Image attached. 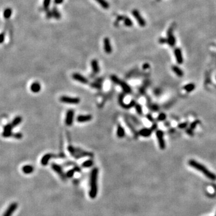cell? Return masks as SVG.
I'll list each match as a JSON object with an SVG mask.
<instances>
[{"label": "cell", "instance_id": "obj_14", "mask_svg": "<svg viewBox=\"0 0 216 216\" xmlns=\"http://www.w3.org/2000/svg\"><path fill=\"white\" fill-rule=\"evenodd\" d=\"M103 48L104 51L106 54H111L112 52V48L111 45V41L108 37H105L103 40Z\"/></svg>", "mask_w": 216, "mask_h": 216}, {"label": "cell", "instance_id": "obj_51", "mask_svg": "<svg viewBox=\"0 0 216 216\" xmlns=\"http://www.w3.org/2000/svg\"><path fill=\"white\" fill-rule=\"evenodd\" d=\"M215 216H216V215H215Z\"/></svg>", "mask_w": 216, "mask_h": 216}, {"label": "cell", "instance_id": "obj_48", "mask_svg": "<svg viewBox=\"0 0 216 216\" xmlns=\"http://www.w3.org/2000/svg\"><path fill=\"white\" fill-rule=\"evenodd\" d=\"M149 64H145L144 65V66H143V69H148V68L149 67Z\"/></svg>", "mask_w": 216, "mask_h": 216}, {"label": "cell", "instance_id": "obj_22", "mask_svg": "<svg viewBox=\"0 0 216 216\" xmlns=\"http://www.w3.org/2000/svg\"><path fill=\"white\" fill-rule=\"evenodd\" d=\"M126 135V132L125 130L123 127H122V126H121L120 124H118L117 127V136L119 138H123V137Z\"/></svg>", "mask_w": 216, "mask_h": 216}, {"label": "cell", "instance_id": "obj_42", "mask_svg": "<svg viewBox=\"0 0 216 216\" xmlns=\"http://www.w3.org/2000/svg\"><path fill=\"white\" fill-rule=\"evenodd\" d=\"M63 1H64V0H54V3L55 4L59 5V4H62V3H63Z\"/></svg>", "mask_w": 216, "mask_h": 216}, {"label": "cell", "instance_id": "obj_26", "mask_svg": "<svg viewBox=\"0 0 216 216\" xmlns=\"http://www.w3.org/2000/svg\"><path fill=\"white\" fill-rule=\"evenodd\" d=\"M22 121V118L21 116H17L13 119V120L11 122V125L13 126V127H17L18 125H19Z\"/></svg>", "mask_w": 216, "mask_h": 216}, {"label": "cell", "instance_id": "obj_44", "mask_svg": "<svg viewBox=\"0 0 216 216\" xmlns=\"http://www.w3.org/2000/svg\"><path fill=\"white\" fill-rule=\"evenodd\" d=\"M1 43H3L4 42V39H5V34H4V33H2L1 34Z\"/></svg>", "mask_w": 216, "mask_h": 216}, {"label": "cell", "instance_id": "obj_6", "mask_svg": "<svg viewBox=\"0 0 216 216\" xmlns=\"http://www.w3.org/2000/svg\"><path fill=\"white\" fill-rule=\"evenodd\" d=\"M124 97H125V93L124 92L121 93L118 97V102L119 105L122 107H123L124 109H129L130 108H132V107H133V106L136 105V103L134 100H132L130 103H129L128 104L125 103L124 102Z\"/></svg>", "mask_w": 216, "mask_h": 216}, {"label": "cell", "instance_id": "obj_8", "mask_svg": "<svg viewBox=\"0 0 216 216\" xmlns=\"http://www.w3.org/2000/svg\"><path fill=\"white\" fill-rule=\"evenodd\" d=\"M74 118V111L73 109H69L67 111L65 118V124L67 126H72Z\"/></svg>", "mask_w": 216, "mask_h": 216}, {"label": "cell", "instance_id": "obj_32", "mask_svg": "<svg viewBox=\"0 0 216 216\" xmlns=\"http://www.w3.org/2000/svg\"><path fill=\"white\" fill-rule=\"evenodd\" d=\"M52 16H53V17L55 18L56 19H60V18H61L60 13L59 12V11L56 8H55V7L52 8Z\"/></svg>", "mask_w": 216, "mask_h": 216}, {"label": "cell", "instance_id": "obj_27", "mask_svg": "<svg viewBox=\"0 0 216 216\" xmlns=\"http://www.w3.org/2000/svg\"><path fill=\"white\" fill-rule=\"evenodd\" d=\"M172 70L178 76H179V77H182V76L184 75V73L182 70L179 69V68L178 67H177V66H172Z\"/></svg>", "mask_w": 216, "mask_h": 216}, {"label": "cell", "instance_id": "obj_3", "mask_svg": "<svg viewBox=\"0 0 216 216\" xmlns=\"http://www.w3.org/2000/svg\"><path fill=\"white\" fill-rule=\"evenodd\" d=\"M68 151L70 155L74 157L76 160L80 159L82 157H92L93 153L88 151H85L84 149L80 148L74 147L72 145H69L67 147Z\"/></svg>", "mask_w": 216, "mask_h": 216}, {"label": "cell", "instance_id": "obj_31", "mask_svg": "<svg viewBox=\"0 0 216 216\" xmlns=\"http://www.w3.org/2000/svg\"><path fill=\"white\" fill-rule=\"evenodd\" d=\"M194 88H195V85L194 84H189L186 85L184 86V89H185V90L188 92H192V91L194 90Z\"/></svg>", "mask_w": 216, "mask_h": 216}, {"label": "cell", "instance_id": "obj_16", "mask_svg": "<svg viewBox=\"0 0 216 216\" xmlns=\"http://www.w3.org/2000/svg\"><path fill=\"white\" fill-rule=\"evenodd\" d=\"M92 119V116L91 115H79L76 118V121L80 123H84L90 121Z\"/></svg>", "mask_w": 216, "mask_h": 216}, {"label": "cell", "instance_id": "obj_43", "mask_svg": "<svg viewBox=\"0 0 216 216\" xmlns=\"http://www.w3.org/2000/svg\"><path fill=\"white\" fill-rule=\"evenodd\" d=\"M46 16H47V18H51V17H53L52 11H47V13H46Z\"/></svg>", "mask_w": 216, "mask_h": 216}, {"label": "cell", "instance_id": "obj_9", "mask_svg": "<svg viewBox=\"0 0 216 216\" xmlns=\"http://www.w3.org/2000/svg\"><path fill=\"white\" fill-rule=\"evenodd\" d=\"M156 134L158 142H159V147L161 149H164L166 147V144L164 139V133L162 130H157L156 133Z\"/></svg>", "mask_w": 216, "mask_h": 216}, {"label": "cell", "instance_id": "obj_23", "mask_svg": "<svg viewBox=\"0 0 216 216\" xmlns=\"http://www.w3.org/2000/svg\"><path fill=\"white\" fill-rule=\"evenodd\" d=\"M124 122H125L126 123V124H127V127H129V129L131 130V131H132L133 133L134 134V135L135 136H137V133L136 131V129H135V128H134V127L133 126V124L132 123H131L129 119L128 118H127V117L124 118Z\"/></svg>", "mask_w": 216, "mask_h": 216}, {"label": "cell", "instance_id": "obj_36", "mask_svg": "<svg viewBox=\"0 0 216 216\" xmlns=\"http://www.w3.org/2000/svg\"><path fill=\"white\" fill-rule=\"evenodd\" d=\"M134 107H135L136 111V112H137V114H138L139 115H142V112H143L142 107V106H141L140 104L136 103V105L134 106Z\"/></svg>", "mask_w": 216, "mask_h": 216}, {"label": "cell", "instance_id": "obj_11", "mask_svg": "<svg viewBox=\"0 0 216 216\" xmlns=\"http://www.w3.org/2000/svg\"><path fill=\"white\" fill-rule=\"evenodd\" d=\"M52 158L53 159H54H54H57V155L51 153H47L44 154L42 157V158H41L40 160L41 164L42 166H47L48 163H49V161L51 160Z\"/></svg>", "mask_w": 216, "mask_h": 216}, {"label": "cell", "instance_id": "obj_4", "mask_svg": "<svg viewBox=\"0 0 216 216\" xmlns=\"http://www.w3.org/2000/svg\"><path fill=\"white\" fill-rule=\"evenodd\" d=\"M110 79L113 83L120 86L125 94H131L132 92V89L130 86L124 81L119 79L116 75H111Z\"/></svg>", "mask_w": 216, "mask_h": 216}, {"label": "cell", "instance_id": "obj_45", "mask_svg": "<svg viewBox=\"0 0 216 216\" xmlns=\"http://www.w3.org/2000/svg\"><path fill=\"white\" fill-rule=\"evenodd\" d=\"M159 41H160V43H162V44H163V43H167V39H162V38L161 39H160V40H159Z\"/></svg>", "mask_w": 216, "mask_h": 216}, {"label": "cell", "instance_id": "obj_30", "mask_svg": "<svg viewBox=\"0 0 216 216\" xmlns=\"http://www.w3.org/2000/svg\"><path fill=\"white\" fill-rule=\"evenodd\" d=\"M11 14H12V10L11 8H7L3 12V16L6 19L10 18Z\"/></svg>", "mask_w": 216, "mask_h": 216}, {"label": "cell", "instance_id": "obj_7", "mask_svg": "<svg viewBox=\"0 0 216 216\" xmlns=\"http://www.w3.org/2000/svg\"><path fill=\"white\" fill-rule=\"evenodd\" d=\"M59 100L63 103L70 104H78L81 102V99L79 97H71L66 96H61L59 98Z\"/></svg>", "mask_w": 216, "mask_h": 216}, {"label": "cell", "instance_id": "obj_19", "mask_svg": "<svg viewBox=\"0 0 216 216\" xmlns=\"http://www.w3.org/2000/svg\"><path fill=\"white\" fill-rule=\"evenodd\" d=\"M174 54H175L177 62L179 64H182V63H183V58H182V52L181 51V49H179V48H177V49H175Z\"/></svg>", "mask_w": 216, "mask_h": 216}, {"label": "cell", "instance_id": "obj_39", "mask_svg": "<svg viewBox=\"0 0 216 216\" xmlns=\"http://www.w3.org/2000/svg\"><path fill=\"white\" fill-rule=\"evenodd\" d=\"M12 137L16 139H21L22 138L23 135L21 133H13Z\"/></svg>", "mask_w": 216, "mask_h": 216}, {"label": "cell", "instance_id": "obj_37", "mask_svg": "<svg viewBox=\"0 0 216 216\" xmlns=\"http://www.w3.org/2000/svg\"><path fill=\"white\" fill-rule=\"evenodd\" d=\"M51 0H43V7L45 10H48L49 9V7L50 6V3H51Z\"/></svg>", "mask_w": 216, "mask_h": 216}, {"label": "cell", "instance_id": "obj_29", "mask_svg": "<svg viewBox=\"0 0 216 216\" xmlns=\"http://www.w3.org/2000/svg\"><path fill=\"white\" fill-rule=\"evenodd\" d=\"M90 86L91 87L93 88H95L97 89H99V90H100V89H102L103 88V85H102V83L98 82V81H94V82H91L90 84Z\"/></svg>", "mask_w": 216, "mask_h": 216}, {"label": "cell", "instance_id": "obj_1", "mask_svg": "<svg viewBox=\"0 0 216 216\" xmlns=\"http://www.w3.org/2000/svg\"><path fill=\"white\" fill-rule=\"evenodd\" d=\"M98 175H99V169L97 167H94L91 171L90 179H89V196L91 199H95L97 195Z\"/></svg>", "mask_w": 216, "mask_h": 216}, {"label": "cell", "instance_id": "obj_20", "mask_svg": "<svg viewBox=\"0 0 216 216\" xmlns=\"http://www.w3.org/2000/svg\"><path fill=\"white\" fill-rule=\"evenodd\" d=\"M41 89V85L39 82H34L31 84L30 86V89L33 92L38 93L40 91Z\"/></svg>", "mask_w": 216, "mask_h": 216}, {"label": "cell", "instance_id": "obj_18", "mask_svg": "<svg viewBox=\"0 0 216 216\" xmlns=\"http://www.w3.org/2000/svg\"><path fill=\"white\" fill-rule=\"evenodd\" d=\"M91 66L92 68V70L93 73L97 74L100 72V67L99 65V63L97 59H92L91 61Z\"/></svg>", "mask_w": 216, "mask_h": 216}, {"label": "cell", "instance_id": "obj_38", "mask_svg": "<svg viewBox=\"0 0 216 216\" xmlns=\"http://www.w3.org/2000/svg\"><path fill=\"white\" fill-rule=\"evenodd\" d=\"M166 118V114H164V113H161V114H159V115L157 117L158 120L161 121L165 120Z\"/></svg>", "mask_w": 216, "mask_h": 216}, {"label": "cell", "instance_id": "obj_13", "mask_svg": "<svg viewBox=\"0 0 216 216\" xmlns=\"http://www.w3.org/2000/svg\"><path fill=\"white\" fill-rule=\"evenodd\" d=\"M132 14L133 16L136 18V21H137V22H138L139 25H140L141 26H145L146 25L145 21L143 19V18L141 15L140 13H139L137 10H133L132 11Z\"/></svg>", "mask_w": 216, "mask_h": 216}, {"label": "cell", "instance_id": "obj_50", "mask_svg": "<svg viewBox=\"0 0 216 216\" xmlns=\"http://www.w3.org/2000/svg\"><path fill=\"white\" fill-rule=\"evenodd\" d=\"M147 118H148V119H149V120H150V121H152V117H151V115H147Z\"/></svg>", "mask_w": 216, "mask_h": 216}, {"label": "cell", "instance_id": "obj_40", "mask_svg": "<svg viewBox=\"0 0 216 216\" xmlns=\"http://www.w3.org/2000/svg\"><path fill=\"white\" fill-rule=\"evenodd\" d=\"M199 122H200V121H199V120H196V121H193V122L191 124V125H190V129H192V130H193L194 129H195V127H196V126H197V124H198L199 123Z\"/></svg>", "mask_w": 216, "mask_h": 216}, {"label": "cell", "instance_id": "obj_24", "mask_svg": "<svg viewBox=\"0 0 216 216\" xmlns=\"http://www.w3.org/2000/svg\"><path fill=\"white\" fill-rule=\"evenodd\" d=\"M22 171L25 174H31L34 171V167L31 165H25L22 168Z\"/></svg>", "mask_w": 216, "mask_h": 216}, {"label": "cell", "instance_id": "obj_33", "mask_svg": "<svg viewBox=\"0 0 216 216\" xmlns=\"http://www.w3.org/2000/svg\"><path fill=\"white\" fill-rule=\"evenodd\" d=\"M75 172H76V171L74 168L70 169V170L68 171L66 173V177H67V178H71L73 177L74 174H75Z\"/></svg>", "mask_w": 216, "mask_h": 216}, {"label": "cell", "instance_id": "obj_49", "mask_svg": "<svg viewBox=\"0 0 216 216\" xmlns=\"http://www.w3.org/2000/svg\"><path fill=\"white\" fill-rule=\"evenodd\" d=\"M73 182H74V184H79V181L78 180V179H74Z\"/></svg>", "mask_w": 216, "mask_h": 216}, {"label": "cell", "instance_id": "obj_28", "mask_svg": "<svg viewBox=\"0 0 216 216\" xmlns=\"http://www.w3.org/2000/svg\"><path fill=\"white\" fill-rule=\"evenodd\" d=\"M93 164H94V162L92 159H88V160H86L83 162L81 166L84 168H88V167L92 166Z\"/></svg>", "mask_w": 216, "mask_h": 216}, {"label": "cell", "instance_id": "obj_47", "mask_svg": "<svg viewBox=\"0 0 216 216\" xmlns=\"http://www.w3.org/2000/svg\"><path fill=\"white\" fill-rule=\"evenodd\" d=\"M124 18L125 17H123V16H118L117 17V20L118 21H122V20H124Z\"/></svg>", "mask_w": 216, "mask_h": 216}, {"label": "cell", "instance_id": "obj_5", "mask_svg": "<svg viewBox=\"0 0 216 216\" xmlns=\"http://www.w3.org/2000/svg\"><path fill=\"white\" fill-rule=\"evenodd\" d=\"M51 168L59 176V177L61 178V179H62V180H67V178L66 177V173H64V171H63V167L61 166V165L56 164L55 163H52L51 164Z\"/></svg>", "mask_w": 216, "mask_h": 216}, {"label": "cell", "instance_id": "obj_2", "mask_svg": "<svg viewBox=\"0 0 216 216\" xmlns=\"http://www.w3.org/2000/svg\"><path fill=\"white\" fill-rule=\"evenodd\" d=\"M189 164L191 167H194L196 170L200 171L204 174V175L206 176L208 178L211 180H216V175L214 174L213 173L210 172V171L205 166H204L203 164H200V163L196 162L194 160H190L189 162Z\"/></svg>", "mask_w": 216, "mask_h": 216}, {"label": "cell", "instance_id": "obj_15", "mask_svg": "<svg viewBox=\"0 0 216 216\" xmlns=\"http://www.w3.org/2000/svg\"><path fill=\"white\" fill-rule=\"evenodd\" d=\"M17 208L18 204L16 202H13V203L9 205V207H8V208L6 211V212H4L3 216H11L13 212L15 211L16 209H17Z\"/></svg>", "mask_w": 216, "mask_h": 216}, {"label": "cell", "instance_id": "obj_21", "mask_svg": "<svg viewBox=\"0 0 216 216\" xmlns=\"http://www.w3.org/2000/svg\"><path fill=\"white\" fill-rule=\"evenodd\" d=\"M151 133H152V129H148V128H144V129H142L139 130L138 134L142 136V137H147L150 136Z\"/></svg>", "mask_w": 216, "mask_h": 216}, {"label": "cell", "instance_id": "obj_17", "mask_svg": "<svg viewBox=\"0 0 216 216\" xmlns=\"http://www.w3.org/2000/svg\"><path fill=\"white\" fill-rule=\"evenodd\" d=\"M167 36L168 39H167V43L171 46H174L175 44V39L173 35V28L171 27L167 31Z\"/></svg>", "mask_w": 216, "mask_h": 216}, {"label": "cell", "instance_id": "obj_34", "mask_svg": "<svg viewBox=\"0 0 216 216\" xmlns=\"http://www.w3.org/2000/svg\"><path fill=\"white\" fill-rule=\"evenodd\" d=\"M76 165H77V164H76L75 162H72V161H67V162L63 163L62 164L63 167H69V166H74Z\"/></svg>", "mask_w": 216, "mask_h": 216}, {"label": "cell", "instance_id": "obj_41", "mask_svg": "<svg viewBox=\"0 0 216 216\" xmlns=\"http://www.w3.org/2000/svg\"><path fill=\"white\" fill-rule=\"evenodd\" d=\"M187 125H188V122H183V123L179 124L178 125V127L179 128V129H184V128L187 127Z\"/></svg>", "mask_w": 216, "mask_h": 216}, {"label": "cell", "instance_id": "obj_25", "mask_svg": "<svg viewBox=\"0 0 216 216\" xmlns=\"http://www.w3.org/2000/svg\"><path fill=\"white\" fill-rule=\"evenodd\" d=\"M95 1L104 9H108L110 7L109 3L106 0H95Z\"/></svg>", "mask_w": 216, "mask_h": 216}, {"label": "cell", "instance_id": "obj_46", "mask_svg": "<svg viewBox=\"0 0 216 216\" xmlns=\"http://www.w3.org/2000/svg\"><path fill=\"white\" fill-rule=\"evenodd\" d=\"M192 130H193L191 129L187 130V133L189 134V135H191V136L193 135V131Z\"/></svg>", "mask_w": 216, "mask_h": 216}, {"label": "cell", "instance_id": "obj_12", "mask_svg": "<svg viewBox=\"0 0 216 216\" xmlns=\"http://www.w3.org/2000/svg\"><path fill=\"white\" fill-rule=\"evenodd\" d=\"M72 78L74 81H78L81 84H88L89 83V81L87 78H86L80 73H74L72 74Z\"/></svg>", "mask_w": 216, "mask_h": 216}, {"label": "cell", "instance_id": "obj_10", "mask_svg": "<svg viewBox=\"0 0 216 216\" xmlns=\"http://www.w3.org/2000/svg\"><path fill=\"white\" fill-rule=\"evenodd\" d=\"M13 126L11 124H7L6 126H4L3 128V132L2 133V136L4 137L8 138V137H12L13 133L12 132L13 130Z\"/></svg>", "mask_w": 216, "mask_h": 216}, {"label": "cell", "instance_id": "obj_35", "mask_svg": "<svg viewBox=\"0 0 216 216\" xmlns=\"http://www.w3.org/2000/svg\"><path fill=\"white\" fill-rule=\"evenodd\" d=\"M123 21L124 22V24H125L126 26H129H129H132L133 25V22L132 21V20L129 19V18L125 17Z\"/></svg>", "mask_w": 216, "mask_h": 216}]
</instances>
